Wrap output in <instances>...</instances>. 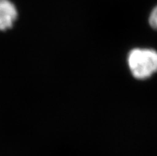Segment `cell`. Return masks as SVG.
<instances>
[{
  "label": "cell",
  "instance_id": "obj_2",
  "mask_svg": "<svg viewBox=\"0 0 157 156\" xmlns=\"http://www.w3.org/2000/svg\"><path fill=\"white\" fill-rule=\"evenodd\" d=\"M18 15V9L11 0H0V30L11 28Z\"/></svg>",
  "mask_w": 157,
  "mask_h": 156
},
{
  "label": "cell",
  "instance_id": "obj_1",
  "mask_svg": "<svg viewBox=\"0 0 157 156\" xmlns=\"http://www.w3.org/2000/svg\"><path fill=\"white\" fill-rule=\"evenodd\" d=\"M128 65L132 76L145 80L157 73V51L148 48H136L128 55Z\"/></svg>",
  "mask_w": 157,
  "mask_h": 156
},
{
  "label": "cell",
  "instance_id": "obj_3",
  "mask_svg": "<svg viewBox=\"0 0 157 156\" xmlns=\"http://www.w3.org/2000/svg\"><path fill=\"white\" fill-rule=\"evenodd\" d=\"M148 22L151 27L157 30V6H155L150 13Z\"/></svg>",
  "mask_w": 157,
  "mask_h": 156
}]
</instances>
